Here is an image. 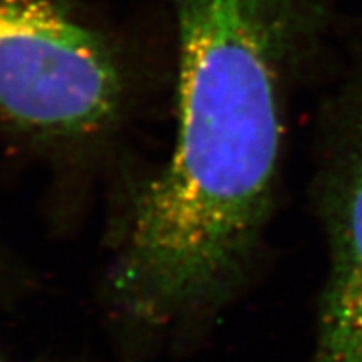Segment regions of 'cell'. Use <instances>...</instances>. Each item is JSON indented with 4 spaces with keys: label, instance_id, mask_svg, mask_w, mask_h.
<instances>
[{
    "label": "cell",
    "instance_id": "cell-1",
    "mask_svg": "<svg viewBox=\"0 0 362 362\" xmlns=\"http://www.w3.org/2000/svg\"><path fill=\"white\" fill-rule=\"evenodd\" d=\"M282 66L270 39L237 21L200 22L180 37L173 156L136 193L110 277L131 322H192L245 279L277 173Z\"/></svg>",
    "mask_w": 362,
    "mask_h": 362
},
{
    "label": "cell",
    "instance_id": "cell-2",
    "mask_svg": "<svg viewBox=\"0 0 362 362\" xmlns=\"http://www.w3.org/2000/svg\"><path fill=\"white\" fill-rule=\"evenodd\" d=\"M124 83L107 44L52 0H0V117L51 141L99 134Z\"/></svg>",
    "mask_w": 362,
    "mask_h": 362
},
{
    "label": "cell",
    "instance_id": "cell-3",
    "mask_svg": "<svg viewBox=\"0 0 362 362\" xmlns=\"http://www.w3.org/2000/svg\"><path fill=\"white\" fill-rule=\"evenodd\" d=\"M320 202L330 274L312 362H362V76L330 107Z\"/></svg>",
    "mask_w": 362,
    "mask_h": 362
},
{
    "label": "cell",
    "instance_id": "cell-4",
    "mask_svg": "<svg viewBox=\"0 0 362 362\" xmlns=\"http://www.w3.org/2000/svg\"><path fill=\"white\" fill-rule=\"evenodd\" d=\"M0 362H7V361H0Z\"/></svg>",
    "mask_w": 362,
    "mask_h": 362
}]
</instances>
